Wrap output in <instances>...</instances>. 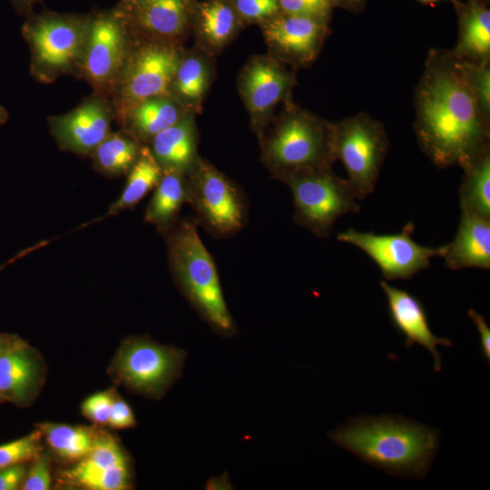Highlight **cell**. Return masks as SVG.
<instances>
[{
    "label": "cell",
    "instance_id": "obj_1",
    "mask_svg": "<svg viewBox=\"0 0 490 490\" xmlns=\"http://www.w3.org/2000/svg\"><path fill=\"white\" fill-rule=\"evenodd\" d=\"M414 104L417 142L435 166L464 170L490 147V121L481 113L451 50L429 51Z\"/></svg>",
    "mask_w": 490,
    "mask_h": 490
},
{
    "label": "cell",
    "instance_id": "obj_2",
    "mask_svg": "<svg viewBox=\"0 0 490 490\" xmlns=\"http://www.w3.org/2000/svg\"><path fill=\"white\" fill-rule=\"evenodd\" d=\"M438 429L401 416L360 415L328 433L340 448L395 476H426L439 446Z\"/></svg>",
    "mask_w": 490,
    "mask_h": 490
},
{
    "label": "cell",
    "instance_id": "obj_3",
    "mask_svg": "<svg viewBox=\"0 0 490 490\" xmlns=\"http://www.w3.org/2000/svg\"><path fill=\"white\" fill-rule=\"evenodd\" d=\"M173 280L192 309L212 331L223 338L238 329L224 299L215 262L192 218H179L162 233Z\"/></svg>",
    "mask_w": 490,
    "mask_h": 490
},
{
    "label": "cell",
    "instance_id": "obj_4",
    "mask_svg": "<svg viewBox=\"0 0 490 490\" xmlns=\"http://www.w3.org/2000/svg\"><path fill=\"white\" fill-rule=\"evenodd\" d=\"M259 139L261 162L276 180L301 169L332 168L337 161L334 122L289 99L285 111Z\"/></svg>",
    "mask_w": 490,
    "mask_h": 490
},
{
    "label": "cell",
    "instance_id": "obj_5",
    "mask_svg": "<svg viewBox=\"0 0 490 490\" xmlns=\"http://www.w3.org/2000/svg\"><path fill=\"white\" fill-rule=\"evenodd\" d=\"M26 16L23 34L31 51L32 76L41 83H52L64 75L79 78L89 14L44 9Z\"/></svg>",
    "mask_w": 490,
    "mask_h": 490
},
{
    "label": "cell",
    "instance_id": "obj_6",
    "mask_svg": "<svg viewBox=\"0 0 490 490\" xmlns=\"http://www.w3.org/2000/svg\"><path fill=\"white\" fill-rule=\"evenodd\" d=\"M279 181L292 192L296 224L318 238L328 237L341 216L360 209L348 180L338 176L332 168L301 169Z\"/></svg>",
    "mask_w": 490,
    "mask_h": 490
},
{
    "label": "cell",
    "instance_id": "obj_7",
    "mask_svg": "<svg viewBox=\"0 0 490 490\" xmlns=\"http://www.w3.org/2000/svg\"><path fill=\"white\" fill-rule=\"evenodd\" d=\"M187 352L160 344L145 336L125 338L115 353L108 373L126 389L160 399L181 376Z\"/></svg>",
    "mask_w": 490,
    "mask_h": 490
},
{
    "label": "cell",
    "instance_id": "obj_8",
    "mask_svg": "<svg viewBox=\"0 0 490 490\" xmlns=\"http://www.w3.org/2000/svg\"><path fill=\"white\" fill-rule=\"evenodd\" d=\"M186 176L188 203L197 223L208 233L217 239H226L246 226L249 203L238 183L202 158Z\"/></svg>",
    "mask_w": 490,
    "mask_h": 490
},
{
    "label": "cell",
    "instance_id": "obj_9",
    "mask_svg": "<svg viewBox=\"0 0 490 490\" xmlns=\"http://www.w3.org/2000/svg\"><path fill=\"white\" fill-rule=\"evenodd\" d=\"M136 40L113 7L89 13V25L79 78L93 93L111 99Z\"/></svg>",
    "mask_w": 490,
    "mask_h": 490
},
{
    "label": "cell",
    "instance_id": "obj_10",
    "mask_svg": "<svg viewBox=\"0 0 490 490\" xmlns=\"http://www.w3.org/2000/svg\"><path fill=\"white\" fill-rule=\"evenodd\" d=\"M184 52L180 43L136 40L111 96L115 119L147 98L168 94Z\"/></svg>",
    "mask_w": 490,
    "mask_h": 490
},
{
    "label": "cell",
    "instance_id": "obj_11",
    "mask_svg": "<svg viewBox=\"0 0 490 490\" xmlns=\"http://www.w3.org/2000/svg\"><path fill=\"white\" fill-rule=\"evenodd\" d=\"M389 142L385 126L366 113L334 122V149L358 201L375 190Z\"/></svg>",
    "mask_w": 490,
    "mask_h": 490
},
{
    "label": "cell",
    "instance_id": "obj_12",
    "mask_svg": "<svg viewBox=\"0 0 490 490\" xmlns=\"http://www.w3.org/2000/svg\"><path fill=\"white\" fill-rule=\"evenodd\" d=\"M414 224L407 223L394 234L362 232L353 228L338 234L339 241L350 243L364 251L380 269L387 280L409 279L430 266V259L441 257L444 245L430 248L416 243L411 235Z\"/></svg>",
    "mask_w": 490,
    "mask_h": 490
},
{
    "label": "cell",
    "instance_id": "obj_13",
    "mask_svg": "<svg viewBox=\"0 0 490 490\" xmlns=\"http://www.w3.org/2000/svg\"><path fill=\"white\" fill-rule=\"evenodd\" d=\"M295 84V75L271 55L253 56L246 63L238 87L258 137L268 126L273 109L289 98Z\"/></svg>",
    "mask_w": 490,
    "mask_h": 490
},
{
    "label": "cell",
    "instance_id": "obj_14",
    "mask_svg": "<svg viewBox=\"0 0 490 490\" xmlns=\"http://www.w3.org/2000/svg\"><path fill=\"white\" fill-rule=\"evenodd\" d=\"M115 111L110 98L93 93L73 110L47 118L58 147L79 156H90L112 132Z\"/></svg>",
    "mask_w": 490,
    "mask_h": 490
},
{
    "label": "cell",
    "instance_id": "obj_15",
    "mask_svg": "<svg viewBox=\"0 0 490 490\" xmlns=\"http://www.w3.org/2000/svg\"><path fill=\"white\" fill-rule=\"evenodd\" d=\"M114 8L135 40L181 44L192 25V0H120Z\"/></svg>",
    "mask_w": 490,
    "mask_h": 490
},
{
    "label": "cell",
    "instance_id": "obj_16",
    "mask_svg": "<svg viewBox=\"0 0 490 490\" xmlns=\"http://www.w3.org/2000/svg\"><path fill=\"white\" fill-rule=\"evenodd\" d=\"M270 55L298 68L310 64L328 34L327 22L293 15H275L262 22Z\"/></svg>",
    "mask_w": 490,
    "mask_h": 490
},
{
    "label": "cell",
    "instance_id": "obj_17",
    "mask_svg": "<svg viewBox=\"0 0 490 490\" xmlns=\"http://www.w3.org/2000/svg\"><path fill=\"white\" fill-rule=\"evenodd\" d=\"M66 484L89 490H125L132 487L130 459L112 436L101 432L93 450L64 471Z\"/></svg>",
    "mask_w": 490,
    "mask_h": 490
},
{
    "label": "cell",
    "instance_id": "obj_18",
    "mask_svg": "<svg viewBox=\"0 0 490 490\" xmlns=\"http://www.w3.org/2000/svg\"><path fill=\"white\" fill-rule=\"evenodd\" d=\"M44 377L42 357L23 338L0 355V397L5 402L20 407L30 406Z\"/></svg>",
    "mask_w": 490,
    "mask_h": 490
},
{
    "label": "cell",
    "instance_id": "obj_19",
    "mask_svg": "<svg viewBox=\"0 0 490 490\" xmlns=\"http://www.w3.org/2000/svg\"><path fill=\"white\" fill-rule=\"evenodd\" d=\"M380 287L387 296L388 313L395 328L402 334L407 348L415 344L424 347L434 358V370L441 369V355L436 346L451 347L452 342L446 338H438L432 332L426 311L422 302L410 292L380 282Z\"/></svg>",
    "mask_w": 490,
    "mask_h": 490
},
{
    "label": "cell",
    "instance_id": "obj_20",
    "mask_svg": "<svg viewBox=\"0 0 490 490\" xmlns=\"http://www.w3.org/2000/svg\"><path fill=\"white\" fill-rule=\"evenodd\" d=\"M162 171L187 175L197 164L198 130L193 113L156 134L148 144Z\"/></svg>",
    "mask_w": 490,
    "mask_h": 490
},
{
    "label": "cell",
    "instance_id": "obj_21",
    "mask_svg": "<svg viewBox=\"0 0 490 490\" xmlns=\"http://www.w3.org/2000/svg\"><path fill=\"white\" fill-rule=\"evenodd\" d=\"M441 257L450 270L490 269V219L462 213L454 240Z\"/></svg>",
    "mask_w": 490,
    "mask_h": 490
},
{
    "label": "cell",
    "instance_id": "obj_22",
    "mask_svg": "<svg viewBox=\"0 0 490 490\" xmlns=\"http://www.w3.org/2000/svg\"><path fill=\"white\" fill-rule=\"evenodd\" d=\"M187 111L171 94L147 98L116 117L121 130L148 145L160 132L177 122Z\"/></svg>",
    "mask_w": 490,
    "mask_h": 490
},
{
    "label": "cell",
    "instance_id": "obj_23",
    "mask_svg": "<svg viewBox=\"0 0 490 490\" xmlns=\"http://www.w3.org/2000/svg\"><path fill=\"white\" fill-rule=\"evenodd\" d=\"M240 16L225 0H208L195 14V34L201 51L208 55L220 52L237 33Z\"/></svg>",
    "mask_w": 490,
    "mask_h": 490
},
{
    "label": "cell",
    "instance_id": "obj_24",
    "mask_svg": "<svg viewBox=\"0 0 490 490\" xmlns=\"http://www.w3.org/2000/svg\"><path fill=\"white\" fill-rule=\"evenodd\" d=\"M207 55L202 51L184 52L169 88V93L189 113L201 112L211 83V67Z\"/></svg>",
    "mask_w": 490,
    "mask_h": 490
},
{
    "label": "cell",
    "instance_id": "obj_25",
    "mask_svg": "<svg viewBox=\"0 0 490 490\" xmlns=\"http://www.w3.org/2000/svg\"><path fill=\"white\" fill-rule=\"evenodd\" d=\"M188 200L187 176L173 171H162L147 205L144 220L162 234L177 221L179 212Z\"/></svg>",
    "mask_w": 490,
    "mask_h": 490
},
{
    "label": "cell",
    "instance_id": "obj_26",
    "mask_svg": "<svg viewBox=\"0 0 490 490\" xmlns=\"http://www.w3.org/2000/svg\"><path fill=\"white\" fill-rule=\"evenodd\" d=\"M452 53L459 59L490 64V11L476 0L464 9Z\"/></svg>",
    "mask_w": 490,
    "mask_h": 490
},
{
    "label": "cell",
    "instance_id": "obj_27",
    "mask_svg": "<svg viewBox=\"0 0 490 490\" xmlns=\"http://www.w3.org/2000/svg\"><path fill=\"white\" fill-rule=\"evenodd\" d=\"M143 144L120 130L112 132L92 152L94 169L108 177L127 175Z\"/></svg>",
    "mask_w": 490,
    "mask_h": 490
},
{
    "label": "cell",
    "instance_id": "obj_28",
    "mask_svg": "<svg viewBox=\"0 0 490 490\" xmlns=\"http://www.w3.org/2000/svg\"><path fill=\"white\" fill-rule=\"evenodd\" d=\"M54 454L65 462H78L94 447L101 434L92 427L57 423L37 426Z\"/></svg>",
    "mask_w": 490,
    "mask_h": 490
},
{
    "label": "cell",
    "instance_id": "obj_29",
    "mask_svg": "<svg viewBox=\"0 0 490 490\" xmlns=\"http://www.w3.org/2000/svg\"><path fill=\"white\" fill-rule=\"evenodd\" d=\"M162 174V170L149 146L143 144L138 160L126 175L127 180L120 197L109 207L106 216L116 215L135 207L156 187Z\"/></svg>",
    "mask_w": 490,
    "mask_h": 490
},
{
    "label": "cell",
    "instance_id": "obj_30",
    "mask_svg": "<svg viewBox=\"0 0 490 490\" xmlns=\"http://www.w3.org/2000/svg\"><path fill=\"white\" fill-rule=\"evenodd\" d=\"M463 171L459 188L462 213L490 219V147Z\"/></svg>",
    "mask_w": 490,
    "mask_h": 490
},
{
    "label": "cell",
    "instance_id": "obj_31",
    "mask_svg": "<svg viewBox=\"0 0 490 490\" xmlns=\"http://www.w3.org/2000/svg\"><path fill=\"white\" fill-rule=\"evenodd\" d=\"M455 57L458 70L481 113L490 121V64H477Z\"/></svg>",
    "mask_w": 490,
    "mask_h": 490
},
{
    "label": "cell",
    "instance_id": "obj_32",
    "mask_svg": "<svg viewBox=\"0 0 490 490\" xmlns=\"http://www.w3.org/2000/svg\"><path fill=\"white\" fill-rule=\"evenodd\" d=\"M43 435L36 428L18 439L0 445V468L30 463L42 451Z\"/></svg>",
    "mask_w": 490,
    "mask_h": 490
},
{
    "label": "cell",
    "instance_id": "obj_33",
    "mask_svg": "<svg viewBox=\"0 0 490 490\" xmlns=\"http://www.w3.org/2000/svg\"><path fill=\"white\" fill-rule=\"evenodd\" d=\"M283 13L327 22L333 0H278Z\"/></svg>",
    "mask_w": 490,
    "mask_h": 490
},
{
    "label": "cell",
    "instance_id": "obj_34",
    "mask_svg": "<svg viewBox=\"0 0 490 490\" xmlns=\"http://www.w3.org/2000/svg\"><path fill=\"white\" fill-rule=\"evenodd\" d=\"M51 460L43 451L33 459L28 466L22 490H46L51 486Z\"/></svg>",
    "mask_w": 490,
    "mask_h": 490
},
{
    "label": "cell",
    "instance_id": "obj_35",
    "mask_svg": "<svg viewBox=\"0 0 490 490\" xmlns=\"http://www.w3.org/2000/svg\"><path fill=\"white\" fill-rule=\"evenodd\" d=\"M115 392L112 388L88 397L81 406L83 415L95 424L107 425Z\"/></svg>",
    "mask_w": 490,
    "mask_h": 490
},
{
    "label": "cell",
    "instance_id": "obj_36",
    "mask_svg": "<svg viewBox=\"0 0 490 490\" xmlns=\"http://www.w3.org/2000/svg\"><path fill=\"white\" fill-rule=\"evenodd\" d=\"M234 8L240 17L248 21H265L277 15L278 0H234Z\"/></svg>",
    "mask_w": 490,
    "mask_h": 490
},
{
    "label": "cell",
    "instance_id": "obj_37",
    "mask_svg": "<svg viewBox=\"0 0 490 490\" xmlns=\"http://www.w3.org/2000/svg\"><path fill=\"white\" fill-rule=\"evenodd\" d=\"M107 425L115 429L133 428L136 426V419L130 405L116 392Z\"/></svg>",
    "mask_w": 490,
    "mask_h": 490
},
{
    "label": "cell",
    "instance_id": "obj_38",
    "mask_svg": "<svg viewBox=\"0 0 490 490\" xmlns=\"http://www.w3.org/2000/svg\"><path fill=\"white\" fill-rule=\"evenodd\" d=\"M29 463L0 468V490H17L24 480Z\"/></svg>",
    "mask_w": 490,
    "mask_h": 490
},
{
    "label": "cell",
    "instance_id": "obj_39",
    "mask_svg": "<svg viewBox=\"0 0 490 490\" xmlns=\"http://www.w3.org/2000/svg\"><path fill=\"white\" fill-rule=\"evenodd\" d=\"M468 317L475 324L479 333V341L481 353L485 360L490 362V328L487 326L485 318L476 312L474 309L468 310Z\"/></svg>",
    "mask_w": 490,
    "mask_h": 490
},
{
    "label": "cell",
    "instance_id": "obj_40",
    "mask_svg": "<svg viewBox=\"0 0 490 490\" xmlns=\"http://www.w3.org/2000/svg\"><path fill=\"white\" fill-rule=\"evenodd\" d=\"M20 338L15 334L0 332V355L15 345Z\"/></svg>",
    "mask_w": 490,
    "mask_h": 490
},
{
    "label": "cell",
    "instance_id": "obj_41",
    "mask_svg": "<svg viewBox=\"0 0 490 490\" xmlns=\"http://www.w3.org/2000/svg\"><path fill=\"white\" fill-rule=\"evenodd\" d=\"M17 10L25 14L26 15L33 12L34 6L40 3L42 0H11Z\"/></svg>",
    "mask_w": 490,
    "mask_h": 490
},
{
    "label": "cell",
    "instance_id": "obj_42",
    "mask_svg": "<svg viewBox=\"0 0 490 490\" xmlns=\"http://www.w3.org/2000/svg\"><path fill=\"white\" fill-rule=\"evenodd\" d=\"M6 112L5 111V109L0 105V123L1 122H4L6 119Z\"/></svg>",
    "mask_w": 490,
    "mask_h": 490
},
{
    "label": "cell",
    "instance_id": "obj_43",
    "mask_svg": "<svg viewBox=\"0 0 490 490\" xmlns=\"http://www.w3.org/2000/svg\"><path fill=\"white\" fill-rule=\"evenodd\" d=\"M345 1H347V3H348V4H355V3L357 4L360 0H345ZM333 2H334V0H333Z\"/></svg>",
    "mask_w": 490,
    "mask_h": 490
},
{
    "label": "cell",
    "instance_id": "obj_44",
    "mask_svg": "<svg viewBox=\"0 0 490 490\" xmlns=\"http://www.w3.org/2000/svg\"><path fill=\"white\" fill-rule=\"evenodd\" d=\"M419 1H421L423 3H428V2H433V1H436V0H419Z\"/></svg>",
    "mask_w": 490,
    "mask_h": 490
},
{
    "label": "cell",
    "instance_id": "obj_45",
    "mask_svg": "<svg viewBox=\"0 0 490 490\" xmlns=\"http://www.w3.org/2000/svg\"><path fill=\"white\" fill-rule=\"evenodd\" d=\"M3 402H5V401H4L3 398L0 397V404L3 403Z\"/></svg>",
    "mask_w": 490,
    "mask_h": 490
}]
</instances>
